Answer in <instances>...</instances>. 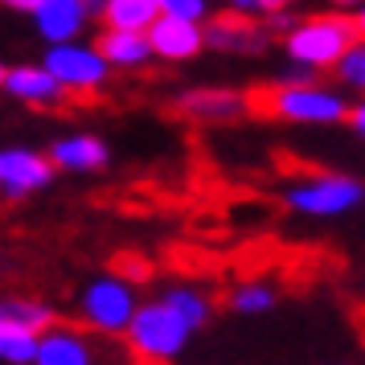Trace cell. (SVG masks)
Wrapping results in <instances>:
<instances>
[{
	"label": "cell",
	"instance_id": "cell-1",
	"mask_svg": "<svg viewBox=\"0 0 365 365\" xmlns=\"http://www.w3.org/2000/svg\"><path fill=\"white\" fill-rule=\"evenodd\" d=\"M353 41H357V21L336 9V13H316V17L296 21V29L283 34V53H287V62L320 74V70L336 66Z\"/></svg>",
	"mask_w": 365,
	"mask_h": 365
},
{
	"label": "cell",
	"instance_id": "cell-2",
	"mask_svg": "<svg viewBox=\"0 0 365 365\" xmlns=\"http://www.w3.org/2000/svg\"><path fill=\"white\" fill-rule=\"evenodd\" d=\"M259 111H267L279 123H304V128H332V123H349V107L353 103L332 91V86L308 83V86H283L275 83L255 99Z\"/></svg>",
	"mask_w": 365,
	"mask_h": 365
},
{
	"label": "cell",
	"instance_id": "cell-3",
	"mask_svg": "<svg viewBox=\"0 0 365 365\" xmlns=\"http://www.w3.org/2000/svg\"><path fill=\"white\" fill-rule=\"evenodd\" d=\"M123 336H128L132 357H140V361H148V365H168V361H177V357L185 353L193 329L168 308L165 299L156 296V299H148V304L135 308L132 324H128Z\"/></svg>",
	"mask_w": 365,
	"mask_h": 365
},
{
	"label": "cell",
	"instance_id": "cell-4",
	"mask_svg": "<svg viewBox=\"0 0 365 365\" xmlns=\"http://www.w3.org/2000/svg\"><path fill=\"white\" fill-rule=\"evenodd\" d=\"M135 308H140L135 283H128L115 271L111 275H95L78 292V320H83L86 332H99V336H123Z\"/></svg>",
	"mask_w": 365,
	"mask_h": 365
},
{
	"label": "cell",
	"instance_id": "cell-5",
	"mask_svg": "<svg viewBox=\"0 0 365 365\" xmlns=\"http://www.w3.org/2000/svg\"><path fill=\"white\" fill-rule=\"evenodd\" d=\"M287 210H296L299 217H341L349 210H357L365 201V185L349 173H312V177H299V181L287 185Z\"/></svg>",
	"mask_w": 365,
	"mask_h": 365
},
{
	"label": "cell",
	"instance_id": "cell-6",
	"mask_svg": "<svg viewBox=\"0 0 365 365\" xmlns=\"http://www.w3.org/2000/svg\"><path fill=\"white\" fill-rule=\"evenodd\" d=\"M41 66L66 86V95H95L111 78V66L103 62V53L95 50V41H86V37L62 41V46H46Z\"/></svg>",
	"mask_w": 365,
	"mask_h": 365
},
{
	"label": "cell",
	"instance_id": "cell-7",
	"mask_svg": "<svg viewBox=\"0 0 365 365\" xmlns=\"http://www.w3.org/2000/svg\"><path fill=\"white\" fill-rule=\"evenodd\" d=\"M53 173L58 168L50 165L46 152L34 148H0V193L4 197H29V193H41L53 185Z\"/></svg>",
	"mask_w": 365,
	"mask_h": 365
},
{
	"label": "cell",
	"instance_id": "cell-8",
	"mask_svg": "<svg viewBox=\"0 0 365 365\" xmlns=\"http://www.w3.org/2000/svg\"><path fill=\"white\" fill-rule=\"evenodd\" d=\"M177 111L193 123H238L255 111V95H242L230 86H197L177 99Z\"/></svg>",
	"mask_w": 365,
	"mask_h": 365
},
{
	"label": "cell",
	"instance_id": "cell-9",
	"mask_svg": "<svg viewBox=\"0 0 365 365\" xmlns=\"http://www.w3.org/2000/svg\"><path fill=\"white\" fill-rule=\"evenodd\" d=\"M205 46L217 53H238V58H255L271 46V34L255 17H238V13H222V17L205 21Z\"/></svg>",
	"mask_w": 365,
	"mask_h": 365
},
{
	"label": "cell",
	"instance_id": "cell-10",
	"mask_svg": "<svg viewBox=\"0 0 365 365\" xmlns=\"http://www.w3.org/2000/svg\"><path fill=\"white\" fill-rule=\"evenodd\" d=\"M148 46L152 58L160 62H193L205 50V25L181 17H156L148 25Z\"/></svg>",
	"mask_w": 365,
	"mask_h": 365
},
{
	"label": "cell",
	"instance_id": "cell-11",
	"mask_svg": "<svg viewBox=\"0 0 365 365\" xmlns=\"http://www.w3.org/2000/svg\"><path fill=\"white\" fill-rule=\"evenodd\" d=\"M34 365H99V349L86 329L74 324H50L37 336Z\"/></svg>",
	"mask_w": 365,
	"mask_h": 365
},
{
	"label": "cell",
	"instance_id": "cell-12",
	"mask_svg": "<svg viewBox=\"0 0 365 365\" xmlns=\"http://www.w3.org/2000/svg\"><path fill=\"white\" fill-rule=\"evenodd\" d=\"M0 91L13 95L17 103H25V107H41V111H46V107H62V103L70 99L66 86L58 83L41 62H37V66H9Z\"/></svg>",
	"mask_w": 365,
	"mask_h": 365
},
{
	"label": "cell",
	"instance_id": "cell-13",
	"mask_svg": "<svg viewBox=\"0 0 365 365\" xmlns=\"http://www.w3.org/2000/svg\"><path fill=\"white\" fill-rule=\"evenodd\" d=\"M86 0H41L34 13V29L46 46H62V41H78L91 25Z\"/></svg>",
	"mask_w": 365,
	"mask_h": 365
},
{
	"label": "cell",
	"instance_id": "cell-14",
	"mask_svg": "<svg viewBox=\"0 0 365 365\" xmlns=\"http://www.w3.org/2000/svg\"><path fill=\"white\" fill-rule=\"evenodd\" d=\"M111 160V148H107V140L91 132H70V135H58L50 144V165L58 173H74V177H86V173H99L107 168Z\"/></svg>",
	"mask_w": 365,
	"mask_h": 365
},
{
	"label": "cell",
	"instance_id": "cell-15",
	"mask_svg": "<svg viewBox=\"0 0 365 365\" xmlns=\"http://www.w3.org/2000/svg\"><path fill=\"white\" fill-rule=\"evenodd\" d=\"M95 50L111 70H144L152 62L148 34H135V29H99Z\"/></svg>",
	"mask_w": 365,
	"mask_h": 365
},
{
	"label": "cell",
	"instance_id": "cell-16",
	"mask_svg": "<svg viewBox=\"0 0 365 365\" xmlns=\"http://www.w3.org/2000/svg\"><path fill=\"white\" fill-rule=\"evenodd\" d=\"M160 17V0H107L99 13L103 29H135L148 34V25Z\"/></svg>",
	"mask_w": 365,
	"mask_h": 365
},
{
	"label": "cell",
	"instance_id": "cell-17",
	"mask_svg": "<svg viewBox=\"0 0 365 365\" xmlns=\"http://www.w3.org/2000/svg\"><path fill=\"white\" fill-rule=\"evenodd\" d=\"M160 299H165L168 308L181 316L193 332L205 329V324H210V316H214V299L205 296L201 287H189V283H173V287H165Z\"/></svg>",
	"mask_w": 365,
	"mask_h": 365
},
{
	"label": "cell",
	"instance_id": "cell-18",
	"mask_svg": "<svg viewBox=\"0 0 365 365\" xmlns=\"http://www.w3.org/2000/svg\"><path fill=\"white\" fill-rule=\"evenodd\" d=\"M0 324H25V329H34V332H46L53 324V312L41 299L4 296L0 299Z\"/></svg>",
	"mask_w": 365,
	"mask_h": 365
},
{
	"label": "cell",
	"instance_id": "cell-19",
	"mask_svg": "<svg viewBox=\"0 0 365 365\" xmlns=\"http://www.w3.org/2000/svg\"><path fill=\"white\" fill-rule=\"evenodd\" d=\"M37 336L41 332L25 329V324H0V361L4 365H34Z\"/></svg>",
	"mask_w": 365,
	"mask_h": 365
},
{
	"label": "cell",
	"instance_id": "cell-20",
	"mask_svg": "<svg viewBox=\"0 0 365 365\" xmlns=\"http://www.w3.org/2000/svg\"><path fill=\"white\" fill-rule=\"evenodd\" d=\"M275 287L271 283H263V279H250V283H238L230 292V308L238 316H263V312H271L275 308Z\"/></svg>",
	"mask_w": 365,
	"mask_h": 365
},
{
	"label": "cell",
	"instance_id": "cell-21",
	"mask_svg": "<svg viewBox=\"0 0 365 365\" xmlns=\"http://www.w3.org/2000/svg\"><path fill=\"white\" fill-rule=\"evenodd\" d=\"M332 74H336V83H341V86H349V91L365 95V41H361V37H357V41L341 53V62L332 66Z\"/></svg>",
	"mask_w": 365,
	"mask_h": 365
},
{
	"label": "cell",
	"instance_id": "cell-22",
	"mask_svg": "<svg viewBox=\"0 0 365 365\" xmlns=\"http://www.w3.org/2000/svg\"><path fill=\"white\" fill-rule=\"evenodd\" d=\"M160 17H181V21H210V0H160Z\"/></svg>",
	"mask_w": 365,
	"mask_h": 365
},
{
	"label": "cell",
	"instance_id": "cell-23",
	"mask_svg": "<svg viewBox=\"0 0 365 365\" xmlns=\"http://www.w3.org/2000/svg\"><path fill=\"white\" fill-rule=\"evenodd\" d=\"M115 275H123L128 283H140L144 275H148V263H140V259H123V263L115 267Z\"/></svg>",
	"mask_w": 365,
	"mask_h": 365
},
{
	"label": "cell",
	"instance_id": "cell-24",
	"mask_svg": "<svg viewBox=\"0 0 365 365\" xmlns=\"http://www.w3.org/2000/svg\"><path fill=\"white\" fill-rule=\"evenodd\" d=\"M226 13H238V17H263L259 0H226Z\"/></svg>",
	"mask_w": 365,
	"mask_h": 365
},
{
	"label": "cell",
	"instance_id": "cell-25",
	"mask_svg": "<svg viewBox=\"0 0 365 365\" xmlns=\"http://www.w3.org/2000/svg\"><path fill=\"white\" fill-rule=\"evenodd\" d=\"M349 128L365 140V95H361V103H353V107H349Z\"/></svg>",
	"mask_w": 365,
	"mask_h": 365
},
{
	"label": "cell",
	"instance_id": "cell-26",
	"mask_svg": "<svg viewBox=\"0 0 365 365\" xmlns=\"http://www.w3.org/2000/svg\"><path fill=\"white\" fill-rule=\"evenodd\" d=\"M0 4H4L9 13H25V17H34V13H37V4H41V0H0Z\"/></svg>",
	"mask_w": 365,
	"mask_h": 365
},
{
	"label": "cell",
	"instance_id": "cell-27",
	"mask_svg": "<svg viewBox=\"0 0 365 365\" xmlns=\"http://www.w3.org/2000/svg\"><path fill=\"white\" fill-rule=\"evenodd\" d=\"M292 4H299V0H259L263 13H279V9H292Z\"/></svg>",
	"mask_w": 365,
	"mask_h": 365
},
{
	"label": "cell",
	"instance_id": "cell-28",
	"mask_svg": "<svg viewBox=\"0 0 365 365\" xmlns=\"http://www.w3.org/2000/svg\"><path fill=\"white\" fill-rule=\"evenodd\" d=\"M353 21H357V37L365 41V4H357V13H353Z\"/></svg>",
	"mask_w": 365,
	"mask_h": 365
},
{
	"label": "cell",
	"instance_id": "cell-29",
	"mask_svg": "<svg viewBox=\"0 0 365 365\" xmlns=\"http://www.w3.org/2000/svg\"><path fill=\"white\" fill-rule=\"evenodd\" d=\"M103 4H107V0H86V13H91V17L99 21V13H103Z\"/></svg>",
	"mask_w": 365,
	"mask_h": 365
},
{
	"label": "cell",
	"instance_id": "cell-30",
	"mask_svg": "<svg viewBox=\"0 0 365 365\" xmlns=\"http://www.w3.org/2000/svg\"><path fill=\"white\" fill-rule=\"evenodd\" d=\"M329 4H336V9H357V4H365V0H329Z\"/></svg>",
	"mask_w": 365,
	"mask_h": 365
},
{
	"label": "cell",
	"instance_id": "cell-31",
	"mask_svg": "<svg viewBox=\"0 0 365 365\" xmlns=\"http://www.w3.org/2000/svg\"><path fill=\"white\" fill-rule=\"evenodd\" d=\"M4 70H9V66H4V62H0V83H4Z\"/></svg>",
	"mask_w": 365,
	"mask_h": 365
}]
</instances>
